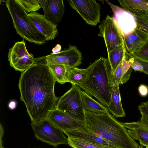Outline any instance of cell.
<instances>
[{
    "label": "cell",
    "mask_w": 148,
    "mask_h": 148,
    "mask_svg": "<svg viewBox=\"0 0 148 148\" xmlns=\"http://www.w3.org/2000/svg\"><path fill=\"white\" fill-rule=\"evenodd\" d=\"M56 82L46 56L35 58L34 64L21 73L18 83L21 100L25 105L32 123L47 119L56 108L58 99L54 92Z\"/></svg>",
    "instance_id": "cell-1"
},
{
    "label": "cell",
    "mask_w": 148,
    "mask_h": 148,
    "mask_svg": "<svg viewBox=\"0 0 148 148\" xmlns=\"http://www.w3.org/2000/svg\"><path fill=\"white\" fill-rule=\"evenodd\" d=\"M84 127L116 148H138L121 122L110 113L97 114L85 110Z\"/></svg>",
    "instance_id": "cell-2"
},
{
    "label": "cell",
    "mask_w": 148,
    "mask_h": 148,
    "mask_svg": "<svg viewBox=\"0 0 148 148\" xmlns=\"http://www.w3.org/2000/svg\"><path fill=\"white\" fill-rule=\"evenodd\" d=\"M85 81L79 86L104 106L109 105L112 70L108 58L101 57L87 68Z\"/></svg>",
    "instance_id": "cell-3"
},
{
    "label": "cell",
    "mask_w": 148,
    "mask_h": 148,
    "mask_svg": "<svg viewBox=\"0 0 148 148\" xmlns=\"http://www.w3.org/2000/svg\"><path fill=\"white\" fill-rule=\"evenodd\" d=\"M16 33L29 42L38 45L45 43L46 39L37 29L26 11L15 0L5 2Z\"/></svg>",
    "instance_id": "cell-4"
},
{
    "label": "cell",
    "mask_w": 148,
    "mask_h": 148,
    "mask_svg": "<svg viewBox=\"0 0 148 148\" xmlns=\"http://www.w3.org/2000/svg\"><path fill=\"white\" fill-rule=\"evenodd\" d=\"M72 85L69 90L58 98L56 108L84 123L85 110L82 98L81 89L78 86Z\"/></svg>",
    "instance_id": "cell-5"
},
{
    "label": "cell",
    "mask_w": 148,
    "mask_h": 148,
    "mask_svg": "<svg viewBox=\"0 0 148 148\" xmlns=\"http://www.w3.org/2000/svg\"><path fill=\"white\" fill-rule=\"evenodd\" d=\"M36 138L55 147L60 144H68V138L63 131L47 119L31 124Z\"/></svg>",
    "instance_id": "cell-6"
},
{
    "label": "cell",
    "mask_w": 148,
    "mask_h": 148,
    "mask_svg": "<svg viewBox=\"0 0 148 148\" xmlns=\"http://www.w3.org/2000/svg\"><path fill=\"white\" fill-rule=\"evenodd\" d=\"M98 36L104 39L108 53L123 45V36L115 19L108 15L99 26Z\"/></svg>",
    "instance_id": "cell-7"
},
{
    "label": "cell",
    "mask_w": 148,
    "mask_h": 148,
    "mask_svg": "<svg viewBox=\"0 0 148 148\" xmlns=\"http://www.w3.org/2000/svg\"><path fill=\"white\" fill-rule=\"evenodd\" d=\"M8 60L11 66L16 71L23 72L34 63L35 58L27 51L24 40L16 42L9 49Z\"/></svg>",
    "instance_id": "cell-8"
},
{
    "label": "cell",
    "mask_w": 148,
    "mask_h": 148,
    "mask_svg": "<svg viewBox=\"0 0 148 148\" xmlns=\"http://www.w3.org/2000/svg\"><path fill=\"white\" fill-rule=\"evenodd\" d=\"M68 3L90 25L96 26L100 22L101 7L94 0H69Z\"/></svg>",
    "instance_id": "cell-9"
},
{
    "label": "cell",
    "mask_w": 148,
    "mask_h": 148,
    "mask_svg": "<svg viewBox=\"0 0 148 148\" xmlns=\"http://www.w3.org/2000/svg\"><path fill=\"white\" fill-rule=\"evenodd\" d=\"M46 58L47 65L61 64L73 67L80 65L82 60L81 53L75 46L72 45L67 49L47 55Z\"/></svg>",
    "instance_id": "cell-10"
},
{
    "label": "cell",
    "mask_w": 148,
    "mask_h": 148,
    "mask_svg": "<svg viewBox=\"0 0 148 148\" xmlns=\"http://www.w3.org/2000/svg\"><path fill=\"white\" fill-rule=\"evenodd\" d=\"M47 119L63 132L77 130L84 125V123L75 119L66 113L56 108L50 113Z\"/></svg>",
    "instance_id": "cell-11"
},
{
    "label": "cell",
    "mask_w": 148,
    "mask_h": 148,
    "mask_svg": "<svg viewBox=\"0 0 148 148\" xmlns=\"http://www.w3.org/2000/svg\"><path fill=\"white\" fill-rule=\"evenodd\" d=\"M121 123L134 140H138L140 146L148 148V122L145 119L141 117L137 122Z\"/></svg>",
    "instance_id": "cell-12"
},
{
    "label": "cell",
    "mask_w": 148,
    "mask_h": 148,
    "mask_svg": "<svg viewBox=\"0 0 148 148\" xmlns=\"http://www.w3.org/2000/svg\"><path fill=\"white\" fill-rule=\"evenodd\" d=\"M28 15L37 29L44 36L47 41L54 39L58 33L56 24L47 19L44 15L37 12H31Z\"/></svg>",
    "instance_id": "cell-13"
},
{
    "label": "cell",
    "mask_w": 148,
    "mask_h": 148,
    "mask_svg": "<svg viewBox=\"0 0 148 148\" xmlns=\"http://www.w3.org/2000/svg\"><path fill=\"white\" fill-rule=\"evenodd\" d=\"M123 38L126 55L128 56L134 52L148 39V34L137 27L131 33L124 36Z\"/></svg>",
    "instance_id": "cell-14"
},
{
    "label": "cell",
    "mask_w": 148,
    "mask_h": 148,
    "mask_svg": "<svg viewBox=\"0 0 148 148\" xmlns=\"http://www.w3.org/2000/svg\"><path fill=\"white\" fill-rule=\"evenodd\" d=\"M63 132L67 136L68 138L82 139L110 148H116L106 140L88 130L84 125L78 129L64 131Z\"/></svg>",
    "instance_id": "cell-15"
},
{
    "label": "cell",
    "mask_w": 148,
    "mask_h": 148,
    "mask_svg": "<svg viewBox=\"0 0 148 148\" xmlns=\"http://www.w3.org/2000/svg\"><path fill=\"white\" fill-rule=\"evenodd\" d=\"M133 69L130 66L126 55L115 71L112 72V86L115 84H122L130 79Z\"/></svg>",
    "instance_id": "cell-16"
},
{
    "label": "cell",
    "mask_w": 148,
    "mask_h": 148,
    "mask_svg": "<svg viewBox=\"0 0 148 148\" xmlns=\"http://www.w3.org/2000/svg\"><path fill=\"white\" fill-rule=\"evenodd\" d=\"M116 14V21L123 37L132 32L137 27L134 16L127 11L119 9Z\"/></svg>",
    "instance_id": "cell-17"
},
{
    "label": "cell",
    "mask_w": 148,
    "mask_h": 148,
    "mask_svg": "<svg viewBox=\"0 0 148 148\" xmlns=\"http://www.w3.org/2000/svg\"><path fill=\"white\" fill-rule=\"evenodd\" d=\"M119 85L115 84L112 86L110 102L109 106L107 107L109 113L116 118L125 116V113L121 103Z\"/></svg>",
    "instance_id": "cell-18"
},
{
    "label": "cell",
    "mask_w": 148,
    "mask_h": 148,
    "mask_svg": "<svg viewBox=\"0 0 148 148\" xmlns=\"http://www.w3.org/2000/svg\"><path fill=\"white\" fill-rule=\"evenodd\" d=\"M64 11L62 0H49L47 10L44 15L47 19L57 25L61 21Z\"/></svg>",
    "instance_id": "cell-19"
},
{
    "label": "cell",
    "mask_w": 148,
    "mask_h": 148,
    "mask_svg": "<svg viewBox=\"0 0 148 148\" xmlns=\"http://www.w3.org/2000/svg\"><path fill=\"white\" fill-rule=\"evenodd\" d=\"M81 92L85 110L97 114L109 113L107 107L95 100L84 91L81 90Z\"/></svg>",
    "instance_id": "cell-20"
},
{
    "label": "cell",
    "mask_w": 148,
    "mask_h": 148,
    "mask_svg": "<svg viewBox=\"0 0 148 148\" xmlns=\"http://www.w3.org/2000/svg\"><path fill=\"white\" fill-rule=\"evenodd\" d=\"M123 10L134 15L139 12L148 11V1L144 0H118Z\"/></svg>",
    "instance_id": "cell-21"
},
{
    "label": "cell",
    "mask_w": 148,
    "mask_h": 148,
    "mask_svg": "<svg viewBox=\"0 0 148 148\" xmlns=\"http://www.w3.org/2000/svg\"><path fill=\"white\" fill-rule=\"evenodd\" d=\"M68 71L67 82L79 86L85 81L87 75V68L81 69L68 66Z\"/></svg>",
    "instance_id": "cell-22"
},
{
    "label": "cell",
    "mask_w": 148,
    "mask_h": 148,
    "mask_svg": "<svg viewBox=\"0 0 148 148\" xmlns=\"http://www.w3.org/2000/svg\"><path fill=\"white\" fill-rule=\"evenodd\" d=\"M108 59L112 72L115 71L125 56L126 52L124 44L108 53Z\"/></svg>",
    "instance_id": "cell-23"
},
{
    "label": "cell",
    "mask_w": 148,
    "mask_h": 148,
    "mask_svg": "<svg viewBox=\"0 0 148 148\" xmlns=\"http://www.w3.org/2000/svg\"><path fill=\"white\" fill-rule=\"evenodd\" d=\"M56 81L64 84L67 82V66L58 64L48 65Z\"/></svg>",
    "instance_id": "cell-24"
},
{
    "label": "cell",
    "mask_w": 148,
    "mask_h": 148,
    "mask_svg": "<svg viewBox=\"0 0 148 148\" xmlns=\"http://www.w3.org/2000/svg\"><path fill=\"white\" fill-rule=\"evenodd\" d=\"M67 138L68 145L73 148H110L82 139Z\"/></svg>",
    "instance_id": "cell-25"
},
{
    "label": "cell",
    "mask_w": 148,
    "mask_h": 148,
    "mask_svg": "<svg viewBox=\"0 0 148 148\" xmlns=\"http://www.w3.org/2000/svg\"><path fill=\"white\" fill-rule=\"evenodd\" d=\"M133 15L137 27L148 34V11H140Z\"/></svg>",
    "instance_id": "cell-26"
},
{
    "label": "cell",
    "mask_w": 148,
    "mask_h": 148,
    "mask_svg": "<svg viewBox=\"0 0 148 148\" xmlns=\"http://www.w3.org/2000/svg\"><path fill=\"white\" fill-rule=\"evenodd\" d=\"M27 13L36 12L41 7L38 0H15Z\"/></svg>",
    "instance_id": "cell-27"
},
{
    "label": "cell",
    "mask_w": 148,
    "mask_h": 148,
    "mask_svg": "<svg viewBox=\"0 0 148 148\" xmlns=\"http://www.w3.org/2000/svg\"><path fill=\"white\" fill-rule=\"evenodd\" d=\"M128 56L136 57L148 62V39L143 42L134 52Z\"/></svg>",
    "instance_id": "cell-28"
},
{
    "label": "cell",
    "mask_w": 148,
    "mask_h": 148,
    "mask_svg": "<svg viewBox=\"0 0 148 148\" xmlns=\"http://www.w3.org/2000/svg\"><path fill=\"white\" fill-rule=\"evenodd\" d=\"M126 56H127L128 61L130 66L135 71L143 72V66L140 62L133 57Z\"/></svg>",
    "instance_id": "cell-29"
},
{
    "label": "cell",
    "mask_w": 148,
    "mask_h": 148,
    "mask_svg": "<svg viewBox=\"0 0 148 148\" xmlns=\"http://www.w3.org/2000/svg\"><path fill=\"white\" fill-rule=\"evenodd\" d=\"M138 109L141 114V117L148 122V105L141 103L138 106Z\"/></svg>",
    "instance_id": "cell-30"
},
{
    "label": "cell",
    "mask_w": 148,
    "mask_h": 148,
    "mask_svg": "<svg viewBox=\"0 0 148 148\" xmlns=\"http://www.w3.org/2000/svg\"><path fill=\"white\" fill-rule=\"evenodd\" d=\"M139 94L143 97L146 96L148 95V87L144 84L140 85L138 88Z\"/></svg>",
    "instance_id": "cell-31"
},
{
    "label": "cell",
    "mask_w": 148,
    "mask_h": 148,
    "mask_svg": "<svg viewBox=\"0 0 148 148\" xmlns=\"http://www.w3.org/2000/svg\"><path fill=\"white\" fill-rule=\"evenodd\" d=\"M133 57L140 62L143 66L144 71L143 73L148 75V62L145 61L136 57Z\"/></svg>",
    "instance_id": "cell-32"
},
{
    "label": "cell",
    "mask_w": 148,
    "mask_h": 148,
    "mask_svg": "<svg viewBox=\"0 0 148 148\" xmlns=\"http://www.w3.org/2000/svg\"><path fill=\"white\" fill-rule=\"evenodd\" d=\"M17 105V102L15 100H11L10 101L8 105L9 108L12 110L15 109Z\"/></svg>",
    "instance_id": "cell-33"
},
{
    "label": "cell",
    "mask_w": 148,
    "mask_h": 148,
    "mask_svg": "<svg viewBox=\"0 0 148 148\" xmlns=\"http://www.w3.org/2000/svg\"><path fill=\"white\" fill-rule=\"evenodd\" d=\"M61 46L57 44L52 49V53H55L60 52L61 50Z\"/></svg>",
    "instance_id": "cell-34"
},
{
    "label": "cell",
    "mask_w": 148,
    "mask_h": 148,
    "mask_svg": "<svg viewBox=\"0 0 148 148\" xmlns=\"http://www.w3.org/2000/svg\"><path fill=\"white\" fill-rule=\"evenodd\" d=\"M0 141V148H4L2 145V141Z\"/></svg>",
    "instance_id": "cell-35"
},
{
    "label": "cell",
    "mask_w": 148,
    "mask_h": 148,
    "mask_svg": "<svg viewBox=\"0 0 148 148\" xmlns=\"http://www.w3.org/2000/svg\"><path fill=\"white\" fill-rule=\"evenodd\" d=\"M143 103L144 104H145V105H148V101L146 102H144Z\"/></svg>",
    "instance_id": "cell-36"
},
{
    "label": "cell",
    "mask_w": 148,
    "mask_h": 148,
    "mask_svg": "<svg viewBox=\"0 0 148 148\" xmlns=\"http://www.w3.org/2000/svg\"><path fill=\"white\" fill-rule=\"evenodd\" d=\"M140 148H143V147L140 146Z\"/></svg>",
    "instance_id": "cell-37"
},
{
    "label": "cell",
    "mask_w": 148,
    "mask_h": 148,
    "mask_svg": "<svg viewBox=\"0 0 148 148\" xmlns=\"http://www.w3.org/2000/svg\"><path fill=\"white\" fill-rule=\"evenodd\" d=\"M138 148H140V146H139V147Z\"/></svg>",
    "instance_id": "cell-38"
}]
</instances>
